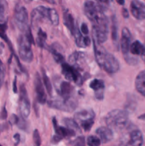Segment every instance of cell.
Here are the masks:
<instances>
[{
    "mask_svg": "<svg viewBox=\"0 0 145 146\" xmlns=\"http://www.w3.org/2000/svg\"><path fill=\"white\" fill-rule=\"evenodd\" d=\"M143 144V135L139 130H134L129 133V140L126 146H142Z\"/></svg>",
    "mask_w": 145,
    "mask_h": 146,
    "instance_id": "obj_17",
    "label": "cell"
},
{
    "mask_svg": "<svg viewBox=\"0 0 145 146\" xmlns=\"http://www.w3.org/2000/svg\"><path fill=\"white\" fill-rule=\"evenodd\" d=\"M14 22L21 31H25L28 27V12L24 7H17L14 11Z\"/></svg>",
    "mask_w": 145,
    "mask_h": 146,
    "instance_id": "obj_8",
    "label": "cell"
},
{
    "mask_svg": "<svg viewBox=\"0 0 145 146\" xmlns=\"http://www.w3.org/2000/svg\"><path fill=\"white\" fill-rule=\"evenodd\" d=\"M50 51H51V54H52L54 60H55L57 63L62 64L65 62V58H64V56H63V54H61V52H59V51H58V49H57L55 47H51Z\"/></svg>",
    "mask_w": 145,
    "mask_h": 146,
    "instance_id": "obj_28",
    "label": "cell"
},
{
    "mask_svg": "<svg viewBox=\"0 0 145 146\" xmlns=\"http://www.w3.org/2000/svg\"><path fill=\"white\" fill-rule=\"evenodd\" d=\"M7 118V111L5 107H4L2 111H1V114H0V118L4 120V119H6Z\"/></svg>",
    "mask_w": 145,
    "mask_h": 146,
    "instance_id": "obj_39",
    "label": "cell"
},
{
    "mask_svg": "<svg viewBox=\"0 0 145 146\" xmlns=\"http://www.w3.org/2000/svg\"><path fill=\"white\" fill-rule=\"evenodd\" d=\"M63 123L65 124V127H68V128L73 130L75 132H80V128L78 125V123L73 118H65L63 120Z\"/></svg>",
    "mask_w": 145,
    "mask_h": 146,
    "instance_id": "obj_25",
    "label": "cell"
},
{
    "mask_svg": "<svg viewBox=\"0 0 145 146\" xmlns=\"http://www.w3.org/2000/svg\"><path fill=\"white\" fill-rule=\"evenodd\" d=\"M74 118L85 131H89L95 122V114L92 109H85L76 113Z\"/></svg>",
    "mask_w": 145,
    "mask_h": 146,
    "instance_id": "obj_6",
    "label": "cell"
},
{
    "mask_svg": "<svg viewBox=\"0 0 145 146\" xmlns=\"http://www.w3.org/2000/svg\"><path fill=\"white\" fill-rule=\"evenodd\" d=\"M138 118L140 120H145V113L142 114V115H139V117H138Z\"/></svg>",
    "mask_w": 145,
    "mask_h": 146,
    "instance_id": "obj_45",
    "label": "cell"
},
{
    "mask_svg": "<svg viewBox=\"0 0 145 146\" xmlns=\"http://www.w3.org/2000/svg\"><path fill=\"white\" fill-rule=\"evenodd\" d=\"M19 111L21 116L24 118H28L31 113V104H30L26 90L24 85H21L20 86Z\"/></svg>",
    "mask_w": 145,
    "mask_h": 146,
    "instance_id": "obj_9",
    "label": "cell"
},
{
    "mask_svg": "<svg viewBox=\"0 0 145 146\" xmlns=\"http://www.w3.org/2000/svg\"><path fill=\"white\" fill-rule=\"evenodd\" d=\"M83 9L85 16L92 24L104 21L105 19H107L104 11L103 7L100 3L88 0L84 4Z\"/></svg>",
    "mask_w": 145,
    "mask_h": 146,
    "instance_id": "obj_2",
    "label": "cell"
},
{
    "mask_svg": "<svg viewBox=\"0 0 145 146\" xmlns=\"http://www.w3.org/2000/svg\"><path fill=\"white\" fill-rule=\"evenodd\" d=\"M50 9H51V8L44 7V6H39V7H37L35 9H34L31 11V24L34 26L44 19H48Z\"/></svg>",
    "mask_w": 145,
    "mask_h": 146,
    "instance_id": "obj_10",
    "label": "cell"
},
{
    "mask_svg": "<svg viewBox=\"0 0 145 146\" xmlns=\"http://www.w3.org/2000/svg\"><path fill=\"white\" fill-rule=\"evenodd\" d=\"M96 134L103 143L109 142L113 138V133L109 127H100L96 130Z\"/></svg>",
    "mask_w": 145,
    "mask_h": 146,
    "instance_id": "obj_19",
    "label": "cell"
},
{
    "mask_svg": "<svg viewBox=\"0 0 145 146\" xmlns=\"http://www.w3.org/2000/svg\"><path fill=\"white\" fill-rule=\"evenodd\" d=\"M92 42L95 58L99 66L108 74H113L117 72L119 69L118 60L94 38H92Z\"/></svg>",
    "mask_w": 145,
    "mask_h": 146,
    "instance_id": "obj_1",
    "label": "cell"
},
{
    "mask_svg": "<svg viewBox=\"0 0 145 146\" xmlns=\"http://www.w3.org/2000/svg\"><path fill=\"white\" fill-rule=\"evenodd\" d=\"M80 31L83 35L85 36H88V34H89V29H88V25H87L85 23H82L81 24V27H80Z\"/></svg>",
    "mask_w": 145,
    "mask_h": 146,
    "instance_id": "obj_36",
    "label": "cell"
},
{
    "mask_svg": "<svg viewBox=\"0 0 145 146\" xmlns=\"http://www.w3.org/2000/svg\"><path fill=\"white\" fill-rule=\"evenodd\" d=\"M47 39V35L45 31H43L41 28L38 29V33H37V38H36V42L37 44L41 48H44V46L45 44V41Z\"/></svg>",
    "mask_w": 145,
    "mask_h": 146,
    "instance_id": "obj_26",
    "label": "cell"
},
{
    "mask_svg": "<svg viewBox=\"0 0 145 146\" xmlns=\"http://www.w3.org/2000/svg\"><path fill=\"white\" fill-rule=\"evenodd\" d=\"M87 144L88 146H100L101 144V141L99 137L90 135L87 139Z\"/></svg>",
    "mask_w": 145,
    "mask_h": 146,
    "instance_id": "obj_31",
    "label": "cell"
},
{
    "mask_svg": "<svg viewBox=\"0 0 145 146\" xmlns=\"http://www.w3.org/2000/svg\"><path fill=\"white\" fill-rule=\"evenodd\" d=\"M117 2L119 4V5H124L125 4V0H116Z\"/></svg>",
    "mask_w": 145,
    "mask_h": 146,
    "instance_id": "obj_43",
    "label": "cell"
},
{
    "mask_svg": "<svg viewBox=\"0 0 145 146\" xmlns=\"http://www.w3.org/2000/svg\"><path fill=\"white\" fill-rule=\"evenodd\" d=\"M48 20L50 21L51 24L53 26H58L59 24V15L55 9L51 8L50 9L49 18Z\"/></svg>",
    "mask_w": 145,
    "mask_h": 146,
    "instance_id": "obj_29",
    "label": "cell"
},
{
    "mask_svg": "<svg viewBox=\"0 0 145 146\" xmlns=\"http://www.w3.org/2000/svg\"><path fill=\"white\" fill-rule=\"evenodd\" d=\"M13 90H14V93L17 92V88H16V79H14V85H13Z\"/></svg>",
    "mask_w": 145,
    "mask_h": 146,
    "instance_id": "obj_42",
    "label": "cell"
},
{
    "mask_svg": "<svg viewBox=\"0 0 145 146\" xmlns=\"http://www.w3.org/2000/svg\"><path fill=\"white\" fill-rule=\"evenodd\" d=\"M63 23L65 27H66V28L71 31V34H73L74 32H75L76 24H75V21H74V18L72 15L68 10H65L63 12Z\"/></svg>",
    "mask_w": 145,
    "mask_h": 146,
    "instance_id": "obj_21",
    "label": "cell"
},
{
    "mask_svg": "<svg viewBox=\"0 0 145 146\" xmlns=\"http://www.w3.org/2000/svg\"><path fill=\"white\" fill-rule=\"evenodd\" d=\"M58 92L61 98H63V99H68V98L72 97L73 87L68 81H62L60 84Z\"/></svg>",
    "mask_w": 145,
    "mask_h": 146,
    "instance_id": "obj_18",
    "label": "cell"
},
{
    "mask_svg": "<svg viewBox=\"0 0 145 146\" xmlns=\"http://www.w3.org/2000/svg\"><path fill=\"white\" fill-rule=\"evenodd\" d=\"M49 107L59 111L65 112H72L76 109L78 106V101L73 96L68 99H63L62 98H52L48 101Z\"/></svg>",
    "mask_w": 145,
    "mask_h": 146,
    "instance_id": "obj_5",
    "label": "cell"
},
{
    "mask_svg": "<svg viewBox=\"0 0 145 146\" xmlns=\"http://www.w3.org/2000/svg\"><path fill=\"white\" fill-rule=\"evenodd\" d=\"M4 76H5V68L2 61L0 60V88L4 83Z\"/></svg>",
    "mask_w": 145,
    "mask_h": 146,
    "instance_id": "obj_33",
    "label": "cell"
},
{
    "mask_svg": "<svg viewBox=\"0 0 145 146\" xmlns=\"http://www.w3.org/2000/svg\"><path fill=\"white\" fill-rule=\"evenodd\" d=\"M16 125H18V128L21 130H26L27 128V125H26V123L25 121V118H24L23 117H21V118H19L18 123H17Z\"/></svg>",
    "mask_w": 145,
    "mask_h": 146,
    "instance_id": "obj_35",
    "label": "cell"
},
{
    "mask_svg": "<svg viewBox=\"0 0 145 146\" xmlns=\"http://www.w3.org/2000/svg\"><path fill=\"white\" fill-rule=\"evenodd\" d=\"M128 113L120 109H115L108 113L105 122L110 128L121 130L125 128L128 122Z\"/></svg>",
    "mask_w": 145,
    "mask_h": 146,
    "instance_id": "obj_3",
    "label": "cell"
},
{
    "mask_svg": "<svg viewBox=\"0 0 145 146\" xmlns=\"http://www.w3.org/2000/svg\"><path fill=\"white\" fill-rule=\"evenodd\" d=\"M24 1H25L26 3H29L31 2V1H32L33 0H24Z\"/></svg>",
    "mask_w": 145,
    "mask_h": 146,
    "instance_id": "obj_47",
    "label": "cell"
},
{
    "mask_svg": "<svg viewBox=\"0 0 145 146\" xmlns=\"http://www.w3.org/2000/svg\"><path fill=\"white\" fill-rule=\"evenodd\" d=\"M18 120H19V118H18L17 115H16L15 114H12L11 116V118H10L9 122L11 123V124H13V125H14V124L18 123Z\"/></svg>",
    "mask_w": 145,
    "mask_h": 146,
    "instance_id": "obj_37",
    "label": "cell"
},
{
    "mask_svg": "<svg viewBox=\"0 0 145 146\" xmlns=\"http://www.w3.org/2000/svg\"><path fill=\"white\" fill-rule=\"evenodd\" d=\"M62 139H63V138H61V136H59L58 135L55 134V135L53 137L52 140H51V142H52L53 144H56V143H58V142H60V141H61Z\"/></svg>",
    "mask_w": 145,
    "mask_h": 146,
    "instance_id": "obj_38",
    "label": "cell"
},
{
    "mask_svg": "<svg viewBox=\"0 0 145 146\" xmlns=\"http://www.w3.org/2000/svg\"><path fill=\"white\" fill-rule=\"evenodd\" d=\"M7 8L8 5L6 0H0V23L5 22Z\"/></svg>",
    "mask_w": 145,
    "mask_h": 146,
    "instance_id": "obj_27",
    "label": "cell"
},
{
    "mask_svg": "<svg viewBox=\"0 0 145 146\" xmlns=\"http://www.w3.org/2000/svg\"><path fill=\"white\" fill-rule=\"evenodd\" d=\"M42 75H43V82H44V86H45V89H46L47 92L49 95L52 94V85H51V81H50V78H48V76L45 74V71L44 69H42Z\"/></svg>",
    "mask_w": 145,
    "mask_h": 146,
    "instance_id": "obj_30",
    "label": "cell"
},
{
    "mask_svg": "<svg viewBox=\"0 0 145 146\" xmlns=\"http://www.w3.org/2000/svg\"><path fill=\"white\" fill-rule=\"evenodd\" d=\"M130 12L136 19H145V4L139 0H132L130 4Z\"/></svg>",
    "mask_w": 145,
    "mask_h": 146,
    "instance_id": "obj_12",
    "label": "cell"
},
{
    "mask_svg": "<svg viewBox=\"0 0 145 146\" xmlns=\"http://www.w3.org/2000/svg\"><path fill=\"white\" fill-rule=\"evenodd\" d=\"M61 67L62 74L68 81H72L78 86L82 85L84 81L83 78L76 67L65 62L61 64Z\"/></svg>",
    "mask_w": 145,
    "mask_h": 146,
    "instance_id": "obj_7",
    "label": "cell"
},
{
    "mask_svg": "<svg viewBox=\"0 0 145 146\" xmlns=\"http://www.w3.org/2000/svg\"><path fill=\"white\" fill-rule=\"evenodd\" d=\"M34 87H35V91L36 94L37 101L40 104H44L47 101V96L45 92L44 83L41 81L39 74L37 73L35 75L34 78Z\"/></svg>",
    "mask_w": 145,
    "mask_h": 146,
    "instance_id": "obj_11",
    "label": "cell"
},
{
    "mask_svg": "<svg viewBox=\"0 0 145 146\" xmlns=\"http://www.w3.org/2000/svg\"><path fill=\"white\" fill-rule=\"evenodd\" d=\"M73 35L75 36L76 45L78 47H80V48H86V47L89 46L90 44V38L89 36L83 35L81 33L80 29L78 28V26L77 24Z\"/></svg>",
    "mask_w": 145,
    "mask_h": 146,
    "instance_id": "obj_15",
    "label": "cell"
},
{
    "mask_svg": "<svg viewBox=\"0 0 145 146\" xmlns=\"http://www.w3.org/2000/svg\"><path fill=\"white\" fill-rule=\"evenodd\" d=\"M122 16H123L124 18L127 19L129 17V11H128V10L127 9H125V8L122 9Z\"/></svg>",
    "mask_w": 145,
    "mask_h": 146,
    "instance_id": "obj_41",
    "label": "cell"
},
{
    "mask_svg": "<svg viewBox=\"0 0 145 146\" xmlns=\"http://www.w3.org/2000/svg\"><path fill=\"white\" fill-rule=\"evenodd\" d=\"M145 46V45H144ZM141 57H142V59L143 60L144 62L145 63V48H144V51L143 54H142V56H141Z\"/></svg>",
    "mask_w": 145,
    "mask_h": 146,
    "instance_id": "obj_46",
    "label": "cell"
},
{
    "mask_svg": "<svg viewBox=\"0 0 145 146\" xmlns=\"http://www.w3.org/2000/svg\"><path fill=\"white\" fill-rule=\"evenodd\" d=\"M96 1H98V2L99 3H102V4H105V3H107L108 1V0H96Z\"/></svg>",
    "mask_w": 145,
    "mask_h": 146,
    "instance_id": "obj_44",
    "label": "cell"
},
{
    "mask_svg": "<svg viewBox=\"0 0 145 146\" xmlns=\"http://www.w3.org/2000/svg\"><path fill=\"white\" fill-rule=\"evenodd\" d=\"M31 44H33V43L24 33L19 35L18 38V54L21 59L24 62L30 63L34 58Z\"/></svg>",
    "mask_w": 145,
    "mask_h": 146,
    "instance_id": "obj_4",
    "label": "cell"
},
{
    "mask_svg": "<svg viewBox=\"0 0 145 146\" xmlns=\"http://www.w3.org/2000/svg\"><path fill=\"white\" fill-rule=\"evenodd\" d=\"M73 146H85V138L84 137H78L76 139L71 142Z\"/></svg>",
    "mask_w": 145,
    "mask_h": 146,
    "instance_id": "obj_34",
    "label": "cell"
},
{
    "mask_svg": "<svg viewBox=\"0 0 145 146\" xmlns=\"http://www.w3.org/2000/svg\"><path fill=\"white\" fill-rule=\"evenodd\" d=\"M132 44V34L127 27H124L122 30V36L120 40V47L124 57L129 55V48Z\"/></svg>",
    "mask_w": 145,
    "mask_h": 146,
    "instance_id": "obj_13",
    "label": "cell"
},
{
    "mask_svg": "<svg viewBox=\"0 0 145 146\" xmlns=\"http://www.w3.org/2000/svg\"><path fill=\"white\" fill-rule=\"evenodd\" d=\"M14 140H15V141H16L15 146H16L20 143V141H21V136H20L19 134L16 133V134H15V135H14Z\"/></svg>",
    "mask_w": 145,
    "mask_h": 146,
    "instance_id": "obj_40",
    "label": "cell"
},
{
    "mask_svg": "<svg viewBox=\"0 0 145 146\" xmlns=\"http://www.w3.org/2000/svg\"><path fill=\"white\" fill-rule=\"evenodd\" d=\"M33 139H34V146H40L41 145V137H40L39 133L38 130L36 129L33 134Z\"/></svg>",
    "mask_w": 145,
    "mask_h": 146,
    "instance_id": "obj_32",
    "label": "cell"
},
{
    "mask_svg": "<svg viewBox=\"0 0 145 146\" xmlns=\"http://www.w3.org/2000/svg\"><path fill=\"white\" fill-rule=\"evenodd\" d=\"M145 46L138 40L132 42L129 48V52L133 56H142L144 51Z\"/></svg>",
    "mask_w": 145,
    "mask_h": 146,
    "instance_id": "obj_22",
    "label": "cell"
},
{
    "mask_svg": "<svg viewBox=\"0 0 145 146\" xmlns=\"http://www.w3.org/2000/svg\"><path fill=\"white\" fill-rule=\"evenodd\" d=\"M0 146H1V145H0Z\"/></svg>",
    "mask_w": 145,
    "mask_h": 146,
    "instance_id": "obj_48",
    "label": "cell"
},
{
    "mask_svg": "<svg viewBox=\"0 0 145 146\" xmlns=\"http://www.w3.org/2000/svg\"><path fill=\"white\" fill-rule=\"evenodd\" d=\"M134 84L136 91L145 97V70L140 71L136 76Z\"/></svg>",
    "mask_w": 145,
    "mask_h": 146,
    "instance_id": "obj_20",
    "label": "cell"
},
{
    "mask_svg": "<svg viewBox=\"0 0 145 146\" xmlns=\"http://www.w3.org/2000/svg\"><path fill=\"white\" fill-rule=\"evenodd\" d=\"M118 24L117 19L115 17H112V39L114 42L115 46L118 48Z\"/></svg>",
    "mask_w": 145,
    "mask_h": 146,
    "instance_id": "obj_24",
    "label": "cell"
},
{
    "mask_svg": "<svg viewBox=\"0 0 145 146\" xmlns=\"http://www.w3.org/2000/svg\"><path fill=\"white\" fill-rule=\"evenodd\" d=\"M90 88L95 91V96L97 99L102 100L105 91V83L102 80L95 78L90 83Z\"/></svg>",
    "mask_w": 145,
    "mask_h": 146,
    "instance_id": "obj_14",
    "label": "cell"
},
{
    "mask_svg": "<svg viewBox=\"0 0 145 146\" xmlns=\"http://www.w3.org/2000/svg\"><path fill=\"white\" fill-rule=\"evenodd\" d=\"M85 58V54L80 51H75L68 58V61L71 65L79 66L83 62Z\"/></svg>",
    "mask_w": 145,
    "mask_h": 146,
    "instance_id": "obj_23",
    "label": "cell"
},
{
    "mask_svg": "<svg viewBox=\"0 0 145 146\" xmlns=\"http://www.w3.org/2000/svg\"><path fill=\"white\" fill-rule=\"evenodd\" d=\"M53 125L54 130H55V134L61 136V138H71L75 135V131L73 130L68 128V127L60 126L58 124L57 120L55 118H53Z\"/></svg>",
    "mask_w": 145,
    "mask_h": 146,
    "instance_id": "obj_16",
    "label": "cell"
}]
</instances>
